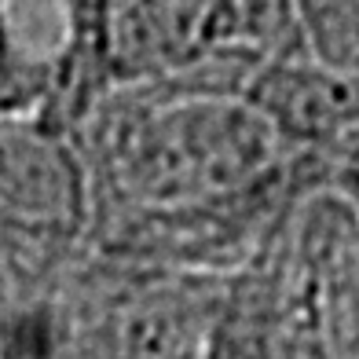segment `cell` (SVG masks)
<instances>
[{"mask_svg":"<svg viewBox=\"0 0 359 359\" xmlns=\"http://www.w3.org/2000/svg\"><path fill=\"white\" fill-rule=\"evenodd\" d=\"M330 187L345 198L355 213H359V154L352 158V161H345L337 172H334V180H330Z\"/></svg>","mask_w":359,"mask_h":359,"instance_id":"cell-9","label":"cell"},{"mask_svg":"<svg viewBox=\"0 0 359 359\" xmlns=\"http://www.w3.org/2000/svg\"><path fill=\"white\" fill-rule=\"evenodd\" d=\"M301 52L304 44L293 0H217L209 44L198 59H213L246 92L264 67Z\"/></svg>","mask_w":359,"mask_h":359,"instance_id":"cell-6","label":"cell"},{"mask_svg":"<svg viewBox=\"0 0 359 359\" xmlns=\"http://www.w3.org/2000/svg\"><path fill=\"white\" fill-rule=\"evenodd\" d=\"M92 253L238 271L326 172L246 92L161 77L100 95L77 125Z\"/></svg>","mask_w":359,"mask_h":359,"instance_id":"cell-1","label":"cell"},{"mask_svg":"<svg viewBox=\"0 0 359 359\" xmlns=\"http://www.w3.org/2000/svg\"><path fill=\"white\" fill-rule=\"evenodd\" d=\"M92 238L77 128L48 110L0 118V301L52 297Z\"/></svg>","mask_w":359,"mask_h":359,"instance_id":"cell-3","label":"cell"},{"mask_svg":"<svg viewBox=\"0 0 359 359\" xmlns=\"http://www.w3.org/2000/svg\"><path fill=\"white\" fill-rule=\"evenodd\" d=\"M304 55L330 70H359V0H293Z\"/></svg>","mask_w":359,"mask_h":359,"instance_id":"cell-8","label":"cell"},{"mask_svg":"<svg viewBox=\"0 0 359 359\" xmlns=\"http://www.w3.org/2000/svg\"><path fill=\"white\" fill-rule=\"evenodd\" d=\"M59 55L34 41L22 0H0V118L44 110L59 88Z\"/></svg>","mask_w":359,"mask_h":359,"instance_id":"cell-7","label":"cell"},{"mask_svg":"<svg viewBox=\"0 0 359 359\" xmlns=\"http://www.w3.org/2000/svg\"><path fill=\"white\" fill-rule=\"evenodd\" d=\"M235 275L88 250L55 290L59 359H213Z\"/></svg>","mask_w":359,"mask_h":359,"instance_id":"cell-2","label":"cell"},{"mask_svg":"<svg viewBox=\"0 0 359 359\" xmlns=\"http://www.w3.org/2000/svg\"><path fill=\"white\" fill-rule=\"evenodd\" d=\"M271 359H359V213L334 187L293 205L264 250Z\"/></svg>","mask_w":359,"mask_h":359,"instance_id":"cell-4","label":"cell"},{"mask_svg":"<svg viewBox=\"0 0 359 359\" xmlns=\"http://www.w3.org/2000/svg\"><path fill=\"white\" fill-rule=\"evenodd\" d=\"M217 0H67V48L44 110L77 125L114 88L187 70L209 44Z\"/></svg>","mask_w":359,"mask_h":359,"instance_id":"cell-5","label":"cell"}]
</instances>
